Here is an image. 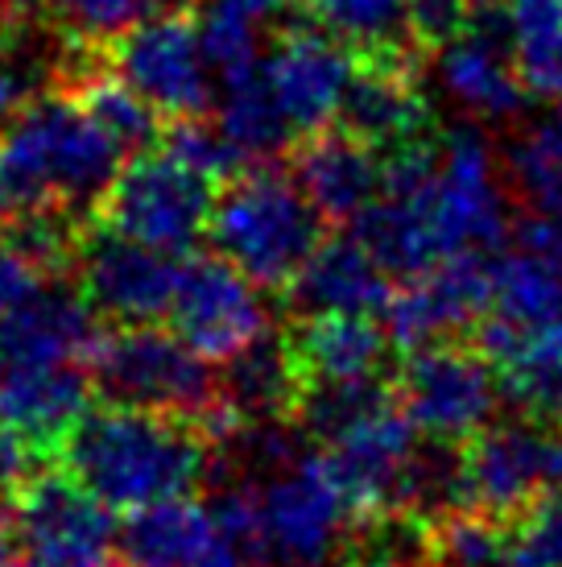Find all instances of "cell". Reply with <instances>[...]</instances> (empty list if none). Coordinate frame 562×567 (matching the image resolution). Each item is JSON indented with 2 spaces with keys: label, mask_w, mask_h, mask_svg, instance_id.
<instances>
[{
  "label": "cell",
  "mask_w": 562,
  "mask_h": 567,
  "mask_svg": "<svg viewBox=\"0 0 562 567\" xmlns=\"http://www.w3.org/2000/svg\"><path fill=\"white\" fill-rule=\"evenodd\" d=\"M157 145L170 150L174 158H183L187 166H195L199 174H207L219 187L232 183L236 174H244L252 166V162L232 145V137L223 133V125H219V121H207V116H178V121H166Z\"/></svg>",
  "instance_id": "f546056e"
},
{
  "label": "cell",
  "mask_w": 562,
  "mask_h": 567,
  "mask_svg": "<svg viewBox=\"0 0 562 567\" xmlns=\"http://www.w3.org/2000/svg\"><path fill=\"white\" fill-rule=\"evenodd\" d=\"M199 42H204L207 63L216 66L223 83L244 80L257 71V30L249 13L216 0L207 13H199Z\"/></svg>",
  "instance_id": "1f68e13d"
},
{
  "label": "cell",
  "mask_w": 562,
  "mask_h": 567,
  "mask_svg": "<svg viewBox=\"0 0 562 567\" xmlns=\"http://www.w3.org/2000/svg\"><path fill=\"white\" fill-rule=\"evenodd\" d=\"M352 66H356L352 50L340 47L327 30H319L311 17L281 25L266 63V80L294 137H311L319 128L335 125Z\"/></svg>",
  "instance_id": "9a60e30c"
},
{
  "label": "cell",
  "mask_w": 562,
  "mask_h": 567,
  "mask_svg": "<svg viewBox=\"0 0 562 567\" xmlns=\"http://www.w3.org/2000/svg\"><path fill=\"white\" fill-rule=\"evenodd\" d=\"M471 13H476V0H406L414 47L426 59L459 42L471 25Z\"/></svg>",
  "instance_id": "d6a6232c"
},
{
  "label": "cell",
  "mask_w": 562,
  "mask_h": 567,
  "mask_svg": "<svg viewBox=\"0 0 562 567\" xmlns=\"http://www.w3.org/2000/svg\"><path fill=\"white\" fill-rule=\"evenodd\" d=\"M9 526L42 567H87L104 559L116 538L112 509L66 468H38L17 488Z\"/></svg>",
  "instance_id": "8fae6325"
},
{
  "label": "cell",
  "mask_w": 562,
  "mask_h": 567,
  "mask_svg": "<svg viewBox=\"0 0 562 567\" xmlns=\"http://www.w3.org/2000/svg\"><path fill=\"white\" fill-rule=\"evenodd\" d=\"M128 154L66 87L33 95L0 128V224L33 212L95 216Z\"/></svg>",
  "instance_id": "6da1fadb"
},
{
  "label": "cell",
  "mask_w": 562,
  "mask_h": 567,
  "mask_svg": "<svg viewBox=\"0 0 562 567\" xmlns=\"http://www.w3.org/2000/svg\"><path fill=\"white\" fill-rule=\"evenodd\" d=\"M66 92L75 95L79 104L87 109V116L125 150L128 158H137V154H145V150H154L162 142V128H166L162 112L145 95L133 92L116 71H108L104 59L92 71H83L75 83H66Z\"/></svg>",
  "instance_id": "cb8c5ba5"
},
{
  "label": "cell",
  "mask_w": 562,
  "mask_h": 567,
  "mask_svg": "<svg viewBox=\"0 0 562 567\" xmlns=\"http://www.w3.org/2000/svg\"><path fill=\"white\" fill-rule=\"evenodd\" d=\"M223 543L211 505L162 502L128 514L121 530V551L133 567H199Z\"/></svg>",
  "instance_id": "7402d4cb"
},
{
  "label": "cell",
  "mask_w": 562,
  "mask_h": 567,
  "mask_svg": "<svg viewBox=\"0 0 562 567\" xmlns=\"http://www.w3.org/2000/svg\"><path fill=\"white\" fill-rule=\"evenodd\" d=\"M170 323L174 336L211 364L236 361L269 331L257 282L223 252H199L183 261Z\"/></svg>",
  "instance_id": "9c48e42d"
},
{
  "label": "cell",
  "mask_w": 562,
  "mask_h": 567,
  "mask_svg": "<svg viewBox=\"0 0 562 567\" xmlns=\"http://www.w3.org/2000/svg\"><path fill=\"white\" fill-rule=\"evenodd\" d=\"M393 274L352 237H327L302 266L285 299L294 316H381L393 299Z\"/></svg>",
  "instance_id": "d6986e66"
},
{
  "label": "cell",
  "mask_w": 562,
  "mask_h": 567,
  "mask_svg": "<svg viewBox=\"0 0 562 567\" xmlns=\"http://www.w3.org/2000/svg\"><path fill=\"white\" fill-rule=\"evenodd\" d=\"M397 398L430 440L468 443L497 414L500 378L480 348L430 344L409 352Z\"/></svg>",
  "instance_id": "30bf717a"
},
{
  "label": "cell",
  "mask_w": 562,
  "mask_h": 567,
  "mask_svg": "<svg viewBox=\"0 0 562 567\" xmlns=\"http://www.w3.org/2000/svg\"><path fill=\"white\" fill-rule=\"evenodd\" d=\"M178 274H183V261L174 252L149 249L95 220L87 224L79 245V290L92 302L95 316L112 319L116 328L157 323L162 316H170Z\"/></svg>",
  "instance_id": "7c38bea8"
},
{
  "label": "cell",
  "mask_w": 562,
  "mask_h": 567,
  "mask_svg": "<svg viewBox=\"0 0 562 567\" xmlns=\"http://www.w3.org/2000/svg\"><path fill=\"white\" fill-rule=\"evenodd\" d=\"M430 567H504V522L455 505L430 522Z\"/></svg>",
  "instance_id": "f1b7e54d"
},
{
  "label": "cell",
  "mask_w": 562,
  "mask_h": 567,
  "mask_svg": "<svg viewBox=\"0 0 562 567\" xmlns=\"http://www.w3.org/2000/svg\"><path fill=\"white\" fill-rule=\"evenodd\" d=\"M504 567H562V488L504 522Z\"/></svg>",
  "instance_id": "4dcf8cb0"
},
{
  "label": "cell",
  "mask_w": 562,
  "mask_h": 567,
  "mask_svg": "<svg viewBox=\"0 0 562 567\" xmlns=\"http://www.w3.org/2000/svg\"><path fill=\"white\" fill-rule=\"evenodd\" d=\"M195 0H50L46 17L71 50L104 54L121 33L162 13H187Z\"/></svg>",
  "instance_id": "484cf974"
},
{
  "label": "cell",
  "mask_w": 562,
  "mask_h": 567,
  "mask_svg": "<svg viewBox=\"0 0 562 567\" xmlns=\"http://www.w3.org/2000/svg\"><path fill=\"white\" fill-rule=\"evenodd\" d=\"M207 364L174 331H157L154 323L104 331L87 357L95 394L104 402L178 414L199 426L219 406V381Z\"/></svg>",
  "instance_id": "5b68a950"
},
{
  "label": "cell",
  "mask_w": 562,
  "mask_h": 567,
  "mask_svg": "<svg viewBox=\"0 0 562 567\" xmlns=\"http://www.w3.org/2000/svg\"><path fill=\"white\" fill-rule=\"evenodd\" d=\"M509 187L517 199L550 220H562V125L559 128H530L525 137L509 145Z\"/></svg>",
  "instance_id": "83f0119b"
},
{
  "label": "cell",
  "mask_w": 562,
  "mask_h": 567,
  "mask_svg": "<svg viewBox=\"0 0 562 567\" xmlns=\"http://www.w3.org/2000/svg\"><path fill=\"white\" fill-rule=\"evenodd\" d=\"M492 311L525 328H562V220L525 212L497 252Z\"/></svg>",
  "instance_id": "ac0fdd59"
},
{
  "label": "cell",
  "mask_w": 562,
  "mask_h": 567,
  "mask_svg": "<svg viewBox=\"0 0 562 567\" xmlns=\"http://www.w3.org/2000/svg\"><path fill=\"white\" fill-rule=\"evenodd\" d=\"M9 530H13V526H9V514H0V559H4V547H9Z\"/></svg>",
  "instance_id": "8d00e7d4"
},
{
  "label": "cell",
  "mask_w": 562,
  "mask_h": 567,
  "mask_svg": "<svg viewBox=\"0 0 562 567\" xmlns=\"http://www.w3.org/2000/svg\"><path fill=\"white\" fill-rule=\"evenodd\" d=\"M464 505L509 522L542 493L562 488V423L517 419L488 423L476 431L464 452Z\"/></svg>",
  "instance_id": "52a82bcc"
},
{
  "label": "cell",
  "mask_w": 562,
  "mask_h": 567,
  "mask_svg": "<svg viewBox=\"0 0 562 567\" xmlns=\"http://www.w3.org/2000/svg\"><path fill=\"white\" fill-rule=\"evenodd\" d=\"M9 369V357H4V340H0V373Z\"/></svg>",
  "instance_id": "ab89813d"
},
{
  "label": "cell",
  "mask_w": 562,
  "mask_h": 567,
  "mask_svg": "<svg viewBox=\"0 0 562 567\" xmlns=\"http://www.w3.org/2000/svg\"><path fill=\"white\" fill-rule=\"evenodd\" d=\"M87 567H133L125 559V564H121V559H112V555H104V559H95V564H87Z\"/></svg>",
  "instance_id": "74e56055"
},
{
  "label": "cell",
  "mask_w": 562,
  "mask_h": 567,
  "mask_svg": "<svg viewBox=\"0 0 562 567\" xmlns=\"http://www.w3.org/2000/svg\"><path fill=\"white\" fill-rule=\"evenodd\" d=\"M216 187L219 183H211L207 174L154 145L121 166L104 199L95 204L92 220L149 249L183 257L211 228L219 199Z\"/></svg>",
  "instance_id": "8992f818"
},
{
  "label": "cell",
  "mask_w": 562,
  "mask_h": 567,
  "mask_svg": "<svg viewBox=\"0 0 562 567\" xmlns=\"http://www.w3.org/2000/svg\"><path fill=\"white\" fill-rule=\"evenodd\" d=\"M285 344L302 385H352L381 381L393 340L376 316H298Z\"/></svg>",
  "instance_id": "44dd1931"
},
{
  "label": "cell",
  "mask_w": 562,
  "mask_h": 567,
  "mask_svg": "<svg viewBox=\"0 0 562 567\" xmlns=\"http://www.w3.org/2000/svg\"><path fill=\"white\" fill-rule=\"evenodd\" d=\"M219 4L240 9V13H249V17H273V13H281V9L298 4V0H219Z\"/></svg>",
  "instance_id": "d590c367"
},
{
  "label": "cell",
  "mask_w": 562,
  "mask_h": 567,
  "mask_svg": "<svg viewBox=\"0 0 562 567\" xmlns=\"http://www.w3.org/2000/svg\"><path fill=\"white\" fill-rule=\"evenodd\" d=\"M513 59L530 95H562V0H504Z\"/></svg>",
  "instance_id": "4316f807"
},
{
  "label": "cell",
  "mask_w": 562,
  "mask_h": 567,
  "mask_svg": "<svg viewBox=\"0 0 562 567\" xmlns=\"http://www.w3.org/2000/svg\"><path fill=\"white\" fill-rule=\"evenodd\" d=\"M46 282H54V278H46L13 240L0 233V316H9L21 302H30Z\"/></svg>",
  "instance_id": "836d02e7"
},
{
  "label": "cell",
  "mask_w": 562,
  "mask_h": 567,
  "mask_svg": "<svg viewBox=\"0 0 562 567\" xmlns=\"http://www.w3.org/2000/svg\"><path fill=\"white\" fill-rule=\"evenodd\" d=\"M327 220L314 212L290 171L257 162L219 187L211 212V240L232 266L266 290H290L314 249L327 240Z\"/></svg>",
  "instance_id": "3957f363"
},
{
  "label": "cell",
  "mask_w": 562,
  "mask_h": 567,
  "mask_svg": "<svg viewBox=\"0 0 562 567\" xmlns=\"http://www.w3.org/2000/svg\"><path fill=\"white\" fill-rule=\"evenodd\" d=\"M59 460L108 509L137 514L149 505L178 502L204 481L211 435L178 414L104 402L71 426Z\"/></svg>",
  "instance_id": "7a4b0ae2"
},
{
  "label": "cell",
  "mask_w": 562,
  "mask_h": 567,
  "mask_svg": "<svg viewBox=\"0 0 562 567\" xmlns=\"http://www.w3.org/2000/svg\"><path fill=\"white\" fill-rule=\"evenodd\" d=\"M298 9L352 50V59L422 54L409 33L406 0H298Z\"/></svg>",
  "instance_id": "603a6c76"
},
{
  "label": "cell",
  "mask_w": 562,
  "mask_h": 567,
  "mask_svg": "<svg viewBox=\"0 0 562 567\" xmlns=\"http://www.w3.org/2000/svg\"><path fill=\"white\" fill-rule=\"evenodd\" d=\"M219 125L232 137V145L244 154V158L257 166V162H273L281 154L294 150V128L281 112L278 95L266 80V66H257L244 80L223 83V104H219Z\"/></svg>",
  "instance_id": "d4e9b609"
},
{
  "label": "cell",
  "mask_w": 562,
  "mask_h": 567,
  "mask_svg": "<svg viewBox=\"0 0 562 567\" xmlns=\"http://www.w3.org/2000/svg\"><path fill=\"white\" fill-rule=\"evenodd\" d=\"M83 290L46 282L30 302L0 316V340L9 364H87L95 340L104 336Z\"/></svg>",
  "instance_id": "ffe728a7"
},
{
  "label": "cell",
  "mask_w": 562,
  "mask_h": 567,
  "mask_svg": "<svg viewBox=\"0 0 562 567\" xmlns=\"http://www.w3.org/2000/svg\"><path fill=\"white\" fill-rule=\"evenodd\" d=\"M559 125H562V95H559Z\"/></svg>",
  "instance_id": "60d3db41"
},
{
  "label": "cell",
  "mask_w": 562,
  "mask_h": 567,
  "mask_svg": "<svg viewBox=\"0 0 562 567\" xmlns=\"http://www.w3.org/2000/svg\"><path fill=\"white\" fill-rule=\"evenodd\" d=\"M30 75L25 71H17L9 59H0V128L13 121L17 112L30 104Z\"/></svg>",
  "instance_id": "e575fe53"
},
{
  "label": "cell",
  "mask_w": 562,
  "mask_h": 567,
  "mask_svg": "<svg viewBox=\"0 0 562 567\" xmlns=\"http://www.w3.org/2000/svg\"><path fill=\"white\" fill-rule=\"evenodd\" d=\"M422 63H426V54L356 59L335 125L381 154L438 133L435 109H430V95L422 83Z\"/></svg>",
  "instance_id": "5bb4252c"
},
{
  "label": "cell",
  "mask_w": 562,
  "mask_h": 567,
  "mask_svg": "<svg viewBox=\"0 0 562 567\" xmlns=\"http://www.w3.org/2000/svg\"><path fill=\"white\" fill-rule=\"evenodd\" d=\"M497 295V257L492 252H459L438 261L426 274L406 278L381 311L385 331L397 348L418 352L430 344H451L459 331L476 328L492 311Z\"/></svg>",
  "instance_id": "4fadbf2b"
},
{
  "label": "cell",
  "mask_w": 562,
  "mask_h": 567,
  "mask_svg": "<svg viewBox=\"0 0 562 567\" xmlns=\"http://www.w3.org/2000/svg\"><path fill=\"white\" fill-rule=\"evenodd\" d=\"M290 174L327 224H356L381 199V150L340 125L298 137Z\"/></svg>",
  "instance_id": "e0dca14e"
},
{
  "label": "cell",
  "mask_w": 562,
  "mask_h": 567,
  "mask_svg": "<svg viewBox=\"0 0 562 567\" xmlns=\"http://www.w3.org/2000/svg\"><path fill=\"white\" fill-rule=\"evenodd\" d=\"M104 66L116 71L137 95H145L162 121L207 116L211 112V75L199 42V9L162 13L140 21L137 30L121 33L104 47Z\"/></svg>",
  "instance_id": "ba28073f"
},
{
  "label": "cell",
  "mask_w": 562,
  "mask_h": 567,
  "mask_svg": "<svg viewBox=\"0 0 562 567\" xmlns=\"http://www.w3.org/2000/svg\"><path fill=\"white\" fill-rule=\"evenodd\" d=\"M257 497V559L269 567H323L344 547L352 526H364L340 468L327 452H306L278 464Z\"/></svg>",
  "instance_id": "277c9868"
},
{
  "label": "cell",
  "mask_w": 562,
  "mask_h": 567,
  "mask_svg": "<svg viewBox=\"0 0 562 567\" xmlns=\"http://www.w3.org/2000/svg\"><path fill=\"white\" fill-rule=\"evenodd\" d=\"M0 567H42L38 559H0Z\"/></svg>",
  "instance_id": "f35d334b"
},
{
  "label": "cell",
  "mask_w": 562,
  "mask_h": 567,
  "mask_svg": "<svg viewBox=\"0 0 562 567\" xmlns=\"http://www.w3.org/2000/svg\"><path fill=\"white\" fill-rule=\"evenodd\" d=\"M92 369L66 364H9L0 373V426L25 440L33 452H63L71 426L87 414L92 402Z\"/></svg>",
  "instance_id": "2e32d148"
}]
</instances>
